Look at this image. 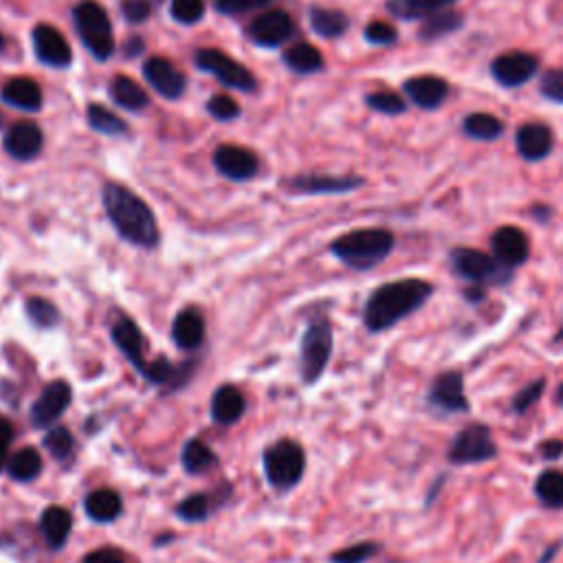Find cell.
Instances as JSON below:
<instances>
[{
	"label": "cell",
	"mask_w": 563,
	"mask_h": 563,
	"mask_svg": "<svg viewBox=\"0 0 563 563\" xmlns=\"http://www.w3.org/2000/svg\"><path fill=\"white\" fill-rule=\"evenodd\" d=\"M434 284L423 278H403L377 286L363 306V326L370 333H385L432 300Z\"/></svg>",
	"instance_id": "6da1fadb"
},
{
	"label": "cell",
	"mask_w": 563,
	"mask_h": 563,
	"mask_svg": "<svg viewBox=\"0 0 563 563\" xmlns=\"http://www.w3.org/2000/svg\"><path fill=\"white\" fill-rule=\"evenodd\" d=\"M104 209L117 234L141 249H152L159 242V225L152 209L139 194L126 185L110 181L104 185Z\"/></svg>",
	"instance_id": "7a4b0ae2"
},
{
	"label": "cell",
	"mask_w": 563,
	"mask_h": 563,
	"mask_svg": "<svg viewBox=\"0 0 563 563\" xmlns=\"http://www.w3.org/2000/svg\"><path fill=\"white\" fill-rule=\"evenodd\" d=\"M396 238L390 229L383 227H368V229H355L348 234L339 236L330 251L333 256L344 262L346 267L355 271H370L379 267L383 260L390 258L394 251Z\"/></svg>",
	"instance_id": "3957f363"
},
{
	"label": "cell",
	"mask_w": 563,
	"mask_h": 563,
	"mask_svg": "<svg viewBox=\"0 0 563 563\" xmlns=\"http://www.w3.org/2000/svg\"><path fill=\"white\" fill-rule=\"evenodd\" d=\"M73 20L84 47L93 53V58L104 62L115 53L113 25H110L108 11L97 0H80L73 7Z\"/></svg>",
	"instance_id": "277c9868"
},
{
	"label": "cell",
	"mask_w": 563,
	"mask_h": 563,
	"mask_svg": "<svg viewBox=\"0 0 563 563\" xmlns=\"http://www.w3.org/2000/svg\"><path fill=\"white\" fill-rule=\"evenodd\" d=\"M449 264L460 280L478 286H506L513 280V269L504 267L493 258V253H484L469 247H456L449 253Z\"/></svg>",
	"instance_id": "5b68a950"
},
{
	"label": "cell",
	"mask_w": 563,
	"mask_h": 563,
	"mask_svg": "<svg viewBox=\"0 0 563 563\" xmlns=\"http://www.w3.org/2000/svg\"><path fill=\"white\" fill-rule=\"evenodd\" d=\"M333 346H335V335L333 326L326 317H315L308 322L304 335H302V346H300V370H302V381L306 385H313L322 374L326 372L330 357H333Z\"/></svg>",
	"instance_id": "8992f818"
},
{
	"label": "cell",
	"mask_w": 563,
	"mask_h": 563,
	"mask_svg": "<svg viewBox=\"0 0 563 563\" xmlns=\"http://www.w3.org/2000/svg\"><path fill=\"white\" fill-rule=\"evenodd\" d=\"M262 465L264 476H267L273 489L289 491L304 478L306 454L302 445L295 443V440H280V443L264 449Z\"/></svg>",
	"instance_id": "52a82bcc"
},
{
	"label": "cell",
	"mask_w": 563,
	"mask_h": 563,
	"mask_svg": "<svg viewBox=\"0 0 563 563\" xmlns=\"http://www.w3.org/2000/svg\"><path fill=\"white\" fill-rule=\"evenodd\" d=\"M495 458H498V443H495L491 429L482 423L462 427L447 451V460L454 467L484 465Z\"/></svg>",
	"instance_id": "ba28073f"
},
{
	"label": "cell",
	"mask_w": 563,
	"mask_h": 563,
	"mask_svg": "<svg viewBox=\"0 0 563 563\" xmlns=\"http://www.w3.org/2000/svg\"><path fill=\"white\" fill-rule=\"evenodd\" d=\"M194 62L198 69L205 73H212L220 84L236 88V91L251 93L253 88H256V77L249 73L247 66L236 62L234 58H229L225 51L201 49V51H196Z\"/></svg>",
	"instance_id": "9c48e42d"
},
{
	"label": "cell",
	"mask_w": 563,
	"mask_h": 563,
	"mask_svg": "<svg viewBox=\"0 0 563 563\" xmlns=\"http://www.w3.org/2000/svg\"><path fill=\"white\" fill-rule=\"evenodd\" d=\"M427 405L434 412L454 416V414H467L471 410V403L467 399L465 390V377L460 370H447L440 372L429 385L427 392Z\"/></svg>",
	"instance_id": "30bf717a"
},
{
	"label": "cell",
	"mask_w": 563,
	"mask_h": 563,
	"mask_svg": "<svg viewBox=\"0 0 563 563\" xmlns=\"http://www.w3.org/2000/svg\"><path fill=\"white\" fill-rule=\"evenodd\" d=\"M539 71V60L526 51H506L491 62L493 80L504 88H520L533 80Z\"/></svg>",
	"instance_id": "8fae6325"
},
{
	"label": "cell",
	"mask_w": 563,
	"mask_h": 563,
	"mask_svg": "<svg viewBox=\"0 0 563 563\" xmlns=\"http://www.w3.org/2000/svg\"><path fill=\"white\" fill-rule=\"evenodd\" d=\"M493 258L509 269H520L531 258V240L520 227L504 225L491 236Z\"/></svg>",
	"instance_id": "7c38bea8"
},
{
	"label": "cell",
	"mask_w": 563,
	"mask_h": 563,
	"mask_svg": "<svg viewBox=\"0 0 563 563\" xmlns=\"http://www.w3.org/2000/svg\"><path fill=\"white\" fill-rule=\"evenodd\" d=\"M71 401H73L71 385L62 379L51 381L38 396V401L31 405V423L40 429L51 427L66 410H69Z\"/></svg>",
	"instance_id": "4fadbf2b"
},
{
	"label": "cell",
	"mask_w": 563,
	"mask_h": 563,
	"mask_svg": "<svg viewBox=\"0 0 563 563\" xmlns=\"http://www.w3.org/2000/svg\"><path fill=\"white\" fill-rule=\"evenodd\" d=\"M295 25L293 18L286 14L284 9H273V11H264L258 18H253L247 27L249 38L260 44V47H280L282 42H286L291 38Z\"/></svg>",
	"instance_id": "5bb4252c"
},
{
	"label": "cell",
	"mask_w": 563,
	"mask_h": 563,
	"mask_svg": "<svg viewBox=\"0 0 563 563\" xmlns=\"http://www.w3.org/2000/svg\"><path fill=\"white\" fill-rule=\"evenodd\" d=\"M33 49H36L38 60L53 69H66L73 62L71 44L62 33L51 25H38L33 29Z\"/></svg>",
	"instance_id": "9a60e30c"
},
{
	"label": "cell",
	"mask_w": 563,
	"mask_h": 563,
	"mask_svg": "<svg viewBox=\"0 0 563 563\" xmlns=\"http://www.w3.org/2000/svg\"><path fill=\"white\" fill-rule=\"evenodd\" d=\"M110 337H113L115 346L121 350V355L130 361V366L143 377L150 361L146 359V341H143L139 326L132 322L130 317H119L117 322L110 326Z\"/></svg>",
	"instance_id": "2e32d148"
},
{
	"label": "cell",
	"mask_w": 563,
	"mask_h": 563,
	"mask_svg": "<svg viewBox=\"0 0 563 563\" xmlns=\"http://www.w3.org/2000/svg\"><path fill=\"white\" fill-rule=\"evenodd\" d=\"M214 165L229 181H249L258 174L260 161L251 150L227 143V146L216 148Z\"/></svg>",
	"instance_id": "e0dca14e"
},
{
	"label": "cell",
	"mask_w": 563,
	"mask_h": 563,
	"mask_svg": "<svg viewBox=\"0 0 563 563\" xmlns=\"http://www.w3.org/2000/svg\"><path fill=\"white\" fill-rule=\"evenodd\" d=\"M143 77L165 99H179L185 93V75L165 58L146 60V64H143Z\"/></svg>",
	"instance_id": "ac0fdd59"
},
{
	"label": "cell",
	"mask_w": 563,
	"mask_h": 563,
	"mask_svg": "<svg viewBox=\"0 0 563 563\" xmlns=\"http://www.w3.org/2000/svg\"><path fill=\"white\" fill-rule=\"evenodd\" d=\"M515 148L517 154L524 161H544L550 157V152L555 148V135L546 124H539V121H531V124H524L515 135Z\"/></svg>",
	"instance_id": "d6986e66"
},
{
	"label": "cell",
	"mask_w": 563,
	"mask_h": 563,
	"mask_svg": "<svg viewBox=\"0 0 563 563\" xmlns=\"http://www.w3.org/2000/svg\"><path fill=\"white\" fill-rule=\"evenodd\" d=\"M44 135L33 121H16L5 135V152L16 161H31L42 152Z\"/></svg>",
	"instance_id": "ffe728a7"
},
{
	"label": "cell",
	"mask_w": 563,
	"mask_h": 563,
	"mask_svg": "<svg viewBox=\"0 0 563 563\" xmlns=\"http://www.w3.org/2000/svg\"><path fill=\"white\" fill-rule=\"evenodd\" d=\"M403 91L421 110H436L449 97V84L438 75H416L403 84Z\"/></svg>",
	"instance_id": "44dd1931"
},
{
	"label": "cell",
	"mask_w": 563,
	"mask_h": 563,
	"mask_svg": "<svg viewBox=\"0 0 563 563\" xmlns=\"http://www.w3.org/2000/svg\"><path fill=\"white\" fill-rule=\"evenodd\" d=\"M366 183L361 176H333V174H302L291 181V190L300 194H348Z\"/></svg>",
	"instance_id": "7402d4cb"
},
{
	"label": "cell",
	"mask_w": 563,
	"mask_h": 563,
	"mask_svg": "<svg viewBox=\"0 0 563 563\" xmlns=\"http://www.w3.org/2000/svg\"><path fill=\"white\" fill-rule=\"evenodd\" d=\"M172 339L181 350L201 348L205 341V319L198 308L187 306L176 315L172 324Z\"/></svg>",
	"instance_id": "603a6c76"
},
{
	"label": "cell",
	"mask_w": 563,
	"mask_h": 563,
	"mask_svg": "<svg viewBox=\"0 0 563 563\" xmlns=\"http://www.w3.org/2000/svg\"><path fill=\"white\" fill-rule=\"evenodd\" d=\"M247 401L245 396L234 385H220V388L212 396V421L218 425H236L242 416H245Z\"/></svg>",
	"instance_id": "cb8c5ba5"
},
{
	"label": "cell",
	"mask_w": 563,
	"mask_h": 563,
	"mask_svg": "<svg viewBox=\"0 0 563 563\" xmlns=\"http://www.w3.org/2000/svg\"><path fill=\"white\" fill-rule=\"evenodd\" d=\"M38 526L49 548L60 550L66 542H69V535L73 531V515L69 509H64V506L53 504L40 513Z\"/></svg>",
	"instance_id": "d4e9b609"
},
{
	"label": "cell",
	"mask_w": 563,
	"mask_h": 563,
	"mask_svg": "<svg viewBox=\"0 0 563 563\" xmlns=\"http://www.w3.org/2000/svg\"><path fill=\"white\" fill-rule=\"evenodd\" d=\"M3 102L18 110L36 113L42 106V91L38 82L31 80V77H14L3 88Z\"/></svg>",
	"instance_id": "484cf974"
},
{
	"label": "cell",
	"mask_w": 563,
	"mask_h": 563,
	"mask_svg": "<svg viewBox=\"0 0 563 563\" xmlns=\"http://www.w3.org/2000/svg\"><path fill=\"white\" fill-rule=\"evenodd\" d=\"M458 0H388L390 14L399 20H421L454 7Z\"/></svg>",
	"instance_id": "4316f807"
},
{
	"label": "cell",
	"mask_w": 563,
	"mask_h": 563,
	"mask_svg": "<svg viewBox=\"0 0 563 563\" xmlns=\"http://www.w3.org/2000/svg\"><path fill=\"white\" fill-rule=\"evenodd\" d=\"M108 93L119 108L132 110V113H141V110L148 108V104H150L148 93L143 91L135 80H130V77H126V75H115L108 84Z\"/></svg>",
	"instance_id": "83f0119b"
},
{
	"label": "cell",
	"mask_w": 563,
	"mask_h": 563,
	"mask_svg": "<svg viewBox=\"0 0 563 563\" xmlns=\"http://www.w3.org/2000/svg\"><path fill=\"white\" fill-rule=\"evenodd\" d=\"M84 511L93 522L108 524L115 522L121 511H124V502H121L119 493L113 489H97L86 498Z\"/></svg>",
	"instance_id": "f1b7e54d"
},
{
	"label": "cell",
	"mask_w": 563,
	"mask_h": 563,
	"mask_svg": "<svg viewBox=\"0 0 563 563\" xmlns=\"http://www.w3.org/2000/svg\"><path fill=\"white\" fill-rule=\"evenodd\" d=\"M181 465L185 473H190V476H203V473L218 467V456L203 443V440L192 438L183 445Z\"/></svg>",
	"instance_id": "f546056e"
},
{
	"label": "cell",
	"mask_w": 563,
	"mask_h": 563,
	"mask_svg": "<svg viewBox=\"0 0 563 563\" xmlns=\"http://www.w3.org/2000/svg\"><path fill=\"white\" fill-rule=\"evenodd\" d=\"M535 498L548 511L563 509V471L546 469L535 480Z\"/></svg>",
	"instance_id": "4dcf8cb0"
},
{
	"label": "cell",
	"mask_w": 563,
	"mask_h": 563,
	"mask_svg": "<svg viewBox=\"0 0 563 563\" xmlns=\"http://www.w3.org/2000/svg\"><path fill=\"white\" fill-rule=\"evenodd\" d=\"M284 64L289 66L293 73L311 75V73H319L324 69V55L317 47H313V44L300 42V44H293L291 49H286Z\"/></svg>",
	"instance_id": "1f68e13d"
},
{
	"label": "cell",
	"mask_w": 563,
	"mask_h": 563,
	"mask_svg": "<svg viewBox=\"0 0 563 563\" xmlns=\"http://www.w3.org/2000/svg\"><path fill=\"white\" fill-rule=\"evenodd\" d=\"M308 18H311V27H313V31L317 33V36L328 38V40L344 36V33L348 31V27H350L348 16L344 14V11H339V9L311 7V14H308Z\"/></svg>",
	"instance_id": "d6a6232c"
},
{
	"label": "cell",
	"mask_w": 563,
	"mask_h": 563,
	"mask_svg": "<svg viewBox=\"0 0 563 563\" xmlns=\"http://www.w3.org/2000/svg\"><path fill=\"white\" fill-rule=\"evenodd\" d=\"M462 130L476 141H495L504 135V121L491 113H471L462 121Z\"/></svg>",
	"instance_id": "836d02e7"
},
{
	"label": "cell",
	"mask_w": 563,
	"mask_h": 563,
	"mask_svg": "<svg viewBox=\"0 0 563 563\" xmlns=\"http://www.w3.org/2000/svg\"><path fill=\"white\" fill-rule=\"evenodd\" d=\"M9 476L16 482H33L42 473V456L38 449L25 447L16 451L7 462Z\"/></svg>",
	"instance_id": "e575fe53"
},
{
	"label": "cell",
	"mask_w": 563,
	"mask_h": 563,
	"mask_svg": "<svg viewBox=\"0 0 563 563\" xmlns=\"http://www.w3.org/2000/svg\"><path fill=\"white\" fill-rule=\"evenodd\" d=\"M86 117H88V124H91V128L97 130V132H102V135L119 137V135H126V132H128L126 121L102 104L88 106Z\"/></svg>",
	"instance_id": "d590c367"
},
{
	"label": "cell",
	"mask_w": 563,
	"mask_h": 563,
	"mask_svg": "<svg viewBox=\"0 0 563 563\" xmlns=\"http://www.w3.org/2000/svg\"><path fill=\"white\" fill-rule=\"evenodd\" d=\"M462 14H456V11H440L436 16H429L425 18V25L421 27V40L425 42H434L449 36V33H454L462 27Z\"/></svg>",
	"instance_id": "8d00e7d4"
},
{
	"label": "cell",
	"mask_w": 563,
	"mask_h": 563,
	"mask_svg": "<svg viewBox=\"0 0 563 563\" xmlns=\"http://www.w3.org/2000/svg\"><path fill=\"white\" fill-rule=\"evenodd\" d=\"M25 311L31 319V324L33 326H38V328H55L60 324V311L55 308L53 302L49 300H44V297H29V300L25 302Z\"/></svg>",
	"instance_id": "74e56055"
},
{
	"label": "cell",
	"mask_w": 563,
	"mask_h": 563,
	"mask_svg": "<svg viewBox=\"0 0 563 563\" xmlns=\"http://www.w3.org/2000/svg\"><path fill=\"white\" fill-rule=\"evenodd\" d=\"M212 506H214V502L207 493H194V495H190V498L179 502V506H176V515H179L183 522H190V524L205 522L209 513H212Z\"/></svg>",
	"instance_id": "f35d334b"
},
{
	"label": "cell",
	"mask_w": 563,
	"mask_h": 563,
	"mask_svg": "<svg viewBox=\"0 0 563 563\" xmlns=\"http://www.w3.org/2000/svg\"><path fill=\"white\" fill-rule=\"evenodd\" d=\"M546 385H548V381H546L544 377H539V379L531 381L528 385H524V388L513 396L511 410H513L517 416H524L526 412H531L533 407L544 399Z\"/></svg>",
	"instance_id": "ab89813d"
},
{
	"label": "cell",
	"mask_w": 563,
	"mask_h": 563,
	"mask_svg": "<svg viewBox=\"0 0 563 563\" xmlns=\"http://www.w3.org/2000/svg\"><path fill=\"white\" fill-rule=\"evenodd\" d=\"M42 445L55 460H66L73 454L75 440L66 427H53L47 434H44Z\"/></svg>",
	"instance_id": "60d3db41"
},
{
	"label": "cell",
	"mask_w": 563,
	"mask_h": 563,
	"mask_svg": "<svg viewBox=\"0 0 563 563\" xmlns=\"http://www.w3.org/2000/svg\"><path fill=\"white\" fill-rule=\"evenodd\" d=\"M366 104L368 108H372L374 113H381V115H403L407 106H405V99L394 93V91H377V93H370L366 97Z\"/></svg>",
	"instance_id": "b9f144b4"
},
{
	"label": "cell",
	"mask_w": 563,
	"mask_h": 563,
	"mask_svg": "<svg viewBox=\"0 0 563 563\" xmlns=\"http://www.w3.org/2000/svg\"><path fill=\"white\" fill-rule=\"evenodd\" d=\"M379 550L381 544L377 542H359L330 555V563H366L372 557H377Z\"/></svg>",
	"instance_id": "7bdbcfd3"
},
{
	"label": "cell",
	"mask_w": 563,
	"mask_h": 563,
	"mask_svg": "<svg viewBox=\"0 0 563 563\" xmlns=\"http://www.w3.org/2000/svg\"><path fill=\"white\" fill-rule=\"evenodd\" d=\"M170 11L181 25H196L205 16V0H172Z\"/></svg>",
	"instance_id": "ee69618b"
},
{
	"label": "cell",
	"mask_w": 563,
	"mask_h": 563,
	"mask_svg": "<svg viewBox=\"0 0 563 563\" xmlns=\"http://www.w3.org/2000/svg\"><path fill=\"white\" fill-rule=\"evenodd\" d=\"M273 0H216L214 7L223 16H245L251 11H260L264 7H271Z\"/></svg>",
	"instance_id": "f6af8a7d"
},
{
	"label": "cell",
	"mask_w": 563,
	"mask_h": 563,
	"mask_svg": "<svg viewBox=\"0 0 563 563\" xmlns=\"http://www.w3.org/2000/svg\"><path fill=\"white\" fill-rule=\"evenodd\" d=\"M363 36L370 44H377V47H390L396 40H399V31H396L390 22H383V20H374L363 31Z\"/></svg>",
	"instance_id": "bcb514c9"
},
{
	"label": "cell",
	"mask_w": 563,
	"mask_h": 563,
	"mask_svg": "<svg viewBox=\"0 0 563 563\" xmlns=\"http://www.w3.org/2000/svg\"><path fill=\"white\" fill-rule=\"evenodd\" d=\"M207 110L218 121H231L240 117V106L229 95H214L207 102Z\"/></svg>",
	"instance_id": "7dc6e473"
},
{
	"label": "cell",
	"mask_w": 563,
	"mask_h": 563,
	"mask_svg": "<svg viewBox=\"0 0 563 563\" xmlns=\"http://www.w3.org/2000/svg\"><path fill=\"white\" fill-rule=\"evenodd\" d=\"M542 95L550 102L563 104V69H550L544 73Z\"/></svg>",
	"instance_id": "c3c4849f"
},
{
	"label": "cell",
	"mask_w": 563,
	"mask_h": 563,
	"mask_svg": "<svg viewBox=\"0 0 563 563\" xmlns=\"http://www.w3.org/2000/svg\"><path fill=\"white\" fill-rule=\"evenodd\" d=\"M121 11H124V18L132 25H139V22H146L152 14V7L148 0H124L121 3Z\"/></svg>",
	"instance_id": "681fc988"
},
{
	"label": "cell",
	"mask_w": 563,
	"mask_h": 563,
	"mask_svg": "<svg viewBox=\"0 0 563 563\" xmlns=\"http://www.w3.org/2000/svg\"><path fill=\"white\" fill-rule=\"evenodd\" d=\"M84 563H126V559L115 548H99L88 553Z\"/></svg>",
	"instance_id": "f907efd6"
},
{
	"label": "cell",
	"mask_w": 563,
	"mask_h": 563,
	"mask_svg": "<svg viewBox=\"0 0 563 563\" xmlns=\"http://www.w3.org/2000/svg\"><path fill=\"white\" fill-rule=\"evenodd\" d=\"M537 451H539V456H542L544 460L555 462V460H559L563 456V440H559V438L544 440V443H539Z\"/></svg>",
	"instance_id": "816d5d0a"
},
{
	"label": "cell",
	"mask_w": 563,
	"mask_h": 563,
	"mask_svg": "<svg viewBox=\"0 0 563 563\" xmlns=\"http://www.w3.org/2000/svg\"><path fill=\"white\" fill-rule=\"evenodd\" d=\"M462 295H465V300L469 304H482L484 300H487V289H484V286H478V284H471V286H467L465 291H462Z\"/></svg>",
	"instance_id": "f5cc1de1"
},
{
	"label": "cell",
	"mask_w": 563,
	"mask_h": 563,
	"mask_svg": "<svg viewBox=\"0 0 563 563\" xmlns=\"http://www.w3.org/2000/svg\"><path fill=\"white\" fill-rule=\"evenodd\" d=\"M11 440H14V425L7 418H0V449H9Z\"/></svg>",
	"instance_id": "db71d44e"
},
{
	"label": "cell",
	"mask_w": 563,
	"mask_h": 563,
	"mask_svg": "<svg viewBox=\"0 0 563 563\" xmlns=\"http://www.w3.org/2000/svg\"><path fill=\"white\" fill-rule=\"evenodd\" d=\"M561 548H563V542H553V544H550V546L544 550L542 557H539L537 563H553L555 557L559 555Z\"/></svg>",
	"instance_id": "11a10c76"
},
{
	"label": "cell",
	"mask_w": 563,
	"mask_h": 563,
	"mask_svg": "<svg viewBox=\"0 0 563 563\" xmlns=\"http://www.w3.org/2000/svg\"><path fill=\"white\" fill-rule=\"evenodd\" d=\"M126 53L128 55H139L143 53V40L141 38H132L126 42Z\"/></svg>",
	"instance_id": "9f6ffc18"
},
{
	"label": "cell",
	"mask_w": 563,
	"mask_h": 563,
	"mask_svg": "<svg viewBox=\"0 0 563 563\" xmlns=\"http://www.w3.org/2000/svg\"><path fill=\"white\" fill-rule=\"evenodd\" d=\"M7 462H9V456H7V449H0V473H3L7 469Z\"/></svg>",
	"instance_id": "6f0895ef"
},
{
	"label": "cell",
	"mask_w": 563,
	"mask_h": 563,
	"mask_svg": "<svg viewBox=\"0 0 563 563\" xmlns=\"http://www.w3.org/2000/svg\"><path fill=\"white\" fill-rule=\"evenodd\" d=\"M555 403L557 407H563V383H559V388L555 392Z\"/></svg>",
	"instance_id": "680465c9"
},
{
	"label": "cell",
	"mask_w": 563,
	"mask_h": 563,
	"mask_svg": "<svg viewBox=\"0 0 563 563\" xmlns=\"http://www.w3.org/2000/svg\"><path fill=\"white\" fill-rule=\"evenodd\" d=\"M5 49V38H3V33H0V51Z\"/></svg>",
	"instance_id": "91938a15"
},
{
	"label": "cell",
	"mask_w": 563,
	"mask_h": 563,
	"mask_svg": "<svg viewBox=\"0 0 563 563\" xmlns=\"http://www.w3.org/2000/svg\"><path fill=\"white\" fill-rule=\"evenodd\" d=\"M561 339H563V328H561V330H559V335H557V337H555V341H561Z\"/></svg>",
	"instance_id": "94428289"
},
{
	"label": "cell",
	"mask_w": 563,
	"mask_h": 563,
	"mask_svg": "<svg viewBox=\"0 0 563 563\" xmlns=\"http://www.w3.org/2000/svg\"><path fill=\"white\" fill-rule=\"evenodd\" d=\"M0 126H3V115H0Z\"/></svg>",
	"instance_id": "6125c7cd"
},
{
	"label": "cell",
	"mask_w": 563,
	"mask_h": 563,
	"mask_svg": "<svg viewBox=\"0 0 563 563\" xmlns=\"http://www.w3.org/2000/svg\"><path fill=\"white\" fill-rule=\"evenodd\" d=\"M157 3H163V0H157Z\"/></svg>",
	"instance_id": "be15d7a7"
}]
</instances>
